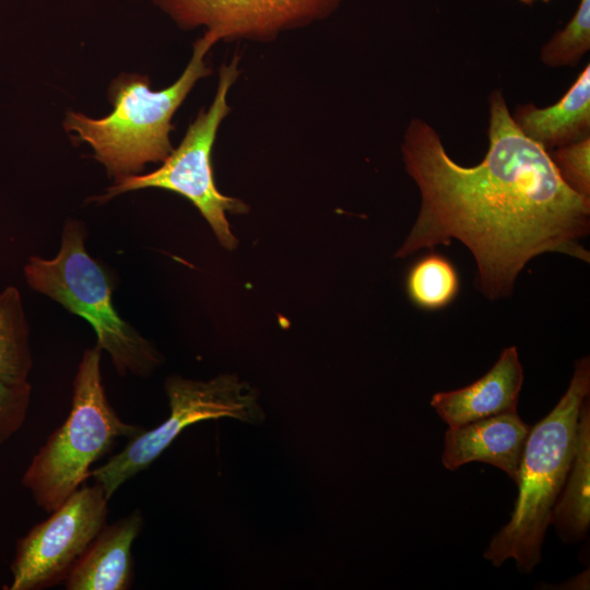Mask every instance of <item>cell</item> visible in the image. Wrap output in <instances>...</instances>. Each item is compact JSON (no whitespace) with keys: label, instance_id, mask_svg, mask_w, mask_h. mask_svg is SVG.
Masks as SVG:
<instances>
[{"label":"cell","instance_id":"cell-9","mask_svg":"<svg viewBox=\"0 0 590 590\" xmlns=\"http://www.w3.org/2000/svg\"><path fill=\"white\" fill-rule=\"evenodd\" d=\"M344 0H152L179 28L217 43H271L329 19Z\"/></svg>","mask_w":590,"mask_h":590},{"label":"cell","instance_id":"cell-10","mask_svg":"<svg viewBox=\"0 0 590 590\" xmlns=\"http://www.w3.org/2000/svg\"><path fill=\"white\" fill-rule=\"evenodd\" d=\"M530 428L517 412L449 427L445 434L442 465L455 471L470 462H484L500 469L517 484Z\"/></svg>","mask_w":590,"mask_h":590},{"label":"cell","instance_id":"cell-4","mask_svg":"<svg viewBox=\"0 0 590 590\" xmlns=\"http://www.w3.org/2000/svg\"><path fill=\"white\" fill-rule=\"evenodd\" d=\"M102 350L84 351L73 380L67 420L31 460L22 485L36 505L52 512L90 477L91 465L121 437L132 438L143 427L122 421L110 405L102 380Z\"/></svg>","mask_w":590,"mask_h":590},{"label":"cell","instance_id":"cell-11","mask_svg":"<svg viewBox=\"0 0 590 590\" xmlns=\"http://www.w3.org/2000/svg\"><path fill=\"white\" fill-rule=\"evenodd\" d=\"M522 384L523 368L517 347L509 346L485 375L460 389L436 392L430 405L449 427H455L491 415L517 412Z\"/></svg>","mask_w":590,"mask_h":590},{"label":"cell","instance_id":"cell-20","mask_svg":"<svg viewBox=\"0 0 590 590\" xmlns=\"http://www.w3.org/2000/svg\"><path fill=\"white\" fill-rule=\"evenodd\" d=\"M520 1L523 2V3H527V4H531L535 0H520ZM543 1L547 2L550 0H543Z\"/></svg>","mask_w":590,"mask_h":590},{"label":"cell","instance_id":"cell-18","mask_svg":"<svg viewBox=\"0 0 590 590\" xmlns=\"http://www.w3.org/2000/svg\"><path fill=\"white\" fill-rule=\"evenodd\" d=\"M590 138L559 146L553 161L565 182L579 194L590 198Z\"/></svg>","mask_w":590,"mask_h":590},{"label":"cell","instance_id":"cell-19","mask_svg":"<svg viewBox=\"0 0 590 590\" xmlns=\"http://www.w3.org/2000/svg\"><path fill=\"white\" fill-rule=\"evenodd\" d=\"M32 386L0 380V445L24 424L31 403Z\"/></svg>","mask_w":590,"mask_h":590},{"label":"cell","instance_id":"cell-13","mask_svg":"<svg viewBox=\"0 0 590 590\" xmlns=\"http://www.w3.org/2000/svg\"><path fill=\"white\" fill-rule=\"evenodd\" d=\"M521 131L546 150L588 137L590 127V67L581 71L554 105L521 107L514 118Z\"/></svg>","mask_w":590,"mask_h":590},{"label":"cell","instance_id":"cell-15","mask_svg":"<svg viewBox=\"0 0 590 590\" xmlns=\"http://www.w3.org/2000/svg\"><path fill=\"white\" fill-rule=\"evenodd\" d=\"M33 366L30 329L20 292L0 293V380L26 382Z\"/></svg>","mask_w":590,"mask_h":590},{"label":"cell","instance_id":"cell-5","mask_svg":"<svg viewBox=\"0 0 590 590\" xmlns=\"http://www.w3.org/2000/svg\"><path fill=\"white\" fill-rule=\"evenodd\" d=\"M24 275L31 288L92 326L96 345L109 354L119 375L146 377L161 364L157 351L115 309L109 279L88 255L85 232L78 221L64 224L57 256L31 257Z\"/></svg>","mask_w":590,"mask_h":590},{"label":"cell","instance_id":"cell-14","mask_svg":"<svg viewBox=\"0 0 590 590\" xmlns=\"http://www.w3.org/2000/svg\"><path fill=\"white\" fill-rule=\"evenodd\" d=\"M590 403L582 401L575 433L571 464L554 506L551 524L566 543L587 536L590 527Z\"/></svg>","mask_w":590,"mask_h":590},{"label":"cell","instance_id":"cell-1","mask_svg":"<svg viewBox=\"0 0 590 590\" xmlns=\"http://www.w3.org/2000/svg\"><path fill=\"white\" fill-rule=\"evenodd\" d=\"M488 139L484 160L461 166L428 123L411 120L402 155L421 208L396 257L458 240L474 257L477 288L496 300L512 294L536 256L557 252L589 263L581 240L590 231V198L571 189L547 150L521 131L500 92L489 99Z\"/></svg>","mask_w":590,"mask_h":590},{"label":"cell","instance_id":"cell-8","mask_svg":"<svg viewBox=\"0 0 590 590\" xmlns=\"http://www.w3.org/2000/svg\"><path fill=\"white\" fill-rule=\"evenodd\" d=\"M108 499L101 485L82 486L19 539L9 590H40L66 580L106 524Z\"/></svg>","mask_w":590,"mask_h":590},{"label":"cell","instance_id":"cell-2","mask_svg":"<svg viewBox=\"0 0 590 590\" xmlns=\"http://www.w3.org/2000/svg\"><path fill=\"white\" fill-rule=\"evenodd\" d=\"M216 44L208 33L197 38L180 76L162 90H152L145 74L118 75L108 87L111 113L91 118L68 111L64 130L93 149L94 157L115 181L138 175L149 163L164 162L174 150L173 117L197 82L211 74L206 56Z\"/></svg>","mask_w":590,"mask_h":590},{"label":"cell","instance_id":"cell-6","mask_svg":"<svg viewBox=\"0 0 590 590\" xmlns=\"http://www.w3.org/2000/svg\"><path fill=\"white\" fill-rule=\"evenodd\" d=\"M239 62L240 56L236 54L229 62L221 66L212 103L206 109H200L179 145L162 162L161 167L149 174L132 175L115 181L96 200L108 201L123 192L145 188L176 192L200 211L219 241L225 248L233 249L236 238L229 229L226 212L243 213L248 208L243 201L219 191L214 182L211 155L220 127L232 110L228 94L240 75Z\"/></svg>","mask_w":590,"mask_h":590},{"label":"cell","instance_id":"cell-7","mask_svg":"<svg viewBox=\"0 0 590 590\" xmlns=\"http://www.w3.org/2000/svg\"><path fill=\"white\" fill-rule=\"evenodd\" d=\"M165 390L169 416L157 427L130 438L121 451L90 472L108 500L123 483L148 469L190 425L222 417L249 424L264 421L257 393L235 375H220L209 381L172 376Z\"/></svg>","mask_w":590,"mask_h":590},{"label":"cell","instance_id":"cell-12","mask_svg":"<svg viewBox=\"0 0 590 590\" xmlns=\"http://www.w3.org/2000/svg\"><path fill=\"white\" fill-rule=\"evenodd\" d=\"M142 527L139 509L105 524L66 578V589H129L134 576L131 547Z\"/></svg>","mask_w":590,"mask_h":590},{"label":"cell","instance_id":"cell-3","mask_svg":"<svg viewBox=\"0 0 590 590\" xmlns=\"http://www.w3.org/2000/svg\"><path fill=\"white\" fill-rule=\"evenodd\" d=\"M589 391L587 356L576 362L569 386L554 409L530 428L514 511L484 553L494 566L514 559L520 571L530 573L541 560L546 529L571 464L579 410Z\"/></svg>","mask_w":590,"mask_h":590},{"label":"cell","instance_id":"cell-17","mask_svg":"<svg viewBox=\"0 0 590 590\" xmlns=\"http://www.w3.org/2000/svg\"><path fill=\"white\" fill-rule=\"evenodd\" d=\"M590 48V0H580L562 31L542 48L541 60L550 67L574 66Z\"/></svg>","mask_w":590,"mask_h":590},{"label":"cell","instance_id":"cell-16","mask_svg":"<svg viewBox=\"0 0 590 590\" xmlns=\"http://www.w3.org/2000/svg\"><path fill=\"white\" fill-rule=\"evenodd\" d=\"M410 300L424 310H439L450 305L460 290V278L452 261L438 252L421 257L405 280Z\"/></svg>","mask_w":590,"mask_h":590}]
</instances>
